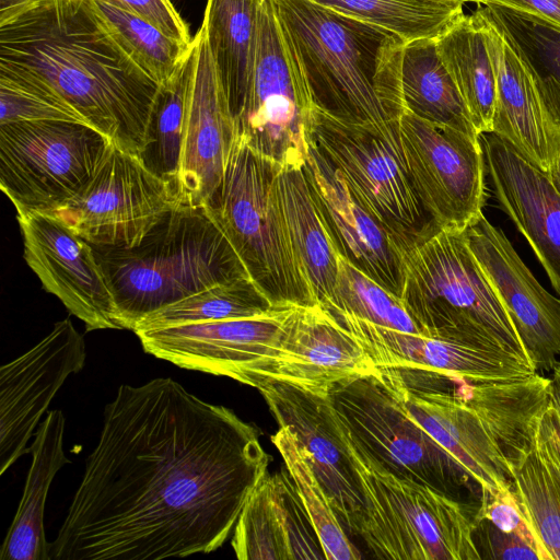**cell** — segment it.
I'll return each instance as SVG.
<instances>
[{
	"mask_svg": "<svg viewBox=\"0 0 560 560\" xmlns=\"http://www.w3.org/2000/svg\"><path fill=\"white\" fill-rule=\"evenodd\" d=\"M549 182L560 196V150L555 156L549 171L546 173Z\"/></svg>",
	"mask_w": 560,
	"mask_h": 560,
	"instance_id": "7dc6e473",
	"label": "cell"
},
{
	"mask_svg": "<svg viewBox=\"0 0 560 560\" xmlns=\"http://www.w3.org/2000/svg\"><path fill=\"white\" fill-rule=\"evenodd\" d=\"M495 77L492 132L545 174L560 150V132L547 119L525 67L503 37L476 11Z\"/></svg>",
	"mask_w": 560,
	"mask_h": 560,
	"instance_id": "484cf974",
	"label": "cell"
},
{
	"mask_svg": "<svg viewBox=\"0 0 560 560\" xmlns=\"http://www.w3.org/2000/svg\"><path fill=\"white\" fill-rule=\"evenodd\" d=\"M515 494L550 560H560V486L530 441L508 456Z\"/></svg>",
	"mask_w": 560,
	"mask_h": 560,
	"instance_id": "d590c367",
	"label": "cell"
},
{
	"mask_svg": "<svg viewBox=\"0 0 560 560\" xmlns=\"http://www.w3.org/2000/svg\"><path fill=\"white\" fill-rule=\"evenodd\" d=\"M405 164L424 212L441 229L465 232L483 213L486 160L480 137L407 110L398 121Z\"/></svg>",
	"mask_w": 560,
	"mask_h": 560,
	"instance_id": "5bb4252c",
	"label": "cell"
},
{
	"mask_svg": "<svg viewBox=\"0 0 560 560\" xmlns=\"http://www.w3.org/2000/svg\"><path fill=\"white\" fill-rule=\"evenodd\" d=\"M295 305L248 317L138 330L143 350L178 368L233 380L269 358Z\"/></svg>",
	"mask_w": 560,
	"mask_h": 560,
	"instance_id": "ffe728a7",
	"label": "cell"
},
{
	"mask_svg": "<svg viewBox=\"0 0 560 560\" xmlns=\"http://www.w3.org/2000/svg\"><path fill=\"white\" fill-rule=\"evenodd\" d=\"M260 0H207L202 25L233 119L253 74Z\"/></svg>",
	"mask_w": 560,
	"mask_h": 560,
	"instance_id": "f546056e",
	"label": "cell"
},
{
	"mask_svg": "<svg viewBox=\"0 0 560 560\" xmlns=\"http://www.w3.org/2000/svg\"><path fill=\"white\" fill-rule=\"evenodd\" d=\"M401 254L400 299L423 336L501 350L529 361L465 232L438 229Z\"/></svg>",
	"mask_w": 560,
	"mask_h": 560,
	"instance_id": "5b68a950",
	"label": "cell"
},
{
	"mask_svg": "<svg viewBox=\"0 0 560 560\" xmlns=\"http://www.w3.org/2000/svg\"><path fill=\"white\" fill-rule=\"evenodd\" d=\"M465 236L529 361L537 371H552L560 355V298L537 281L504 232L483 214L465 231Z\"/></svg>",
	"mask_w": 560,
	"mask_h": 560,
	"instance_id": "44dd1931",
	"label": "cell"
},
{
	"mask_svg": "<svg viewBox=\"0 0 560 560\" xmlns=\"http://www.w3.org/2000/svg\"><path fill=\"white\" fill-rule=\"evenodd\" d=\"M312 521L327 560H358L361 555L351 544L328 497L314 474L305 452L288 425L271 438Z\"/></svg>",
	"mask_w": 560,
	"mask_h": 560,
	"instance_id": "8d00e7d4",
	"label": "cell"
},
{
	"mask_svg": "<svg viewBox=\"0 0 560 560\" xmlns=\"http://www.w3.org/2000/svg\"><path fill=\"white\" fill-rule=\"evenodd\" d=\"M194 47L179 71L160 85L139 158L154 175L167 182L179 198L178 174ZM180 200V198H179Z\"/></svg>",
	"mask_w": 560,
	"mask_h": 560,
	"instance_id": "e575fe53",
	"label": "cell"
},
{
	"mask_svg": "<svg viewBox=\"0 0 560 560\" xmlns=\"http://www.w3.org/2000/svg\"><path fill=\"white\" fill-rule=\"evenodd\" d=\"M173 187L113 143L94 175L47 212L94 247L129 248L177 206Z\"/></svg>",
	"mask_w": 560,
	"mask_h": 560,
	"instance_id": "7c38bea8",
	"label": "cell"
},
{
	"mask_svg": "<svg viewBox=\"0 0 560 560\" xmlns=\"http://www.w3.org/2000/svg\"><path fill=\"white\" fill-rule=\"evenodd\" d=\"M324 310L357 316L373 324L422 335L399 296L383 288L345 257H338V271L330 298L318 303Z\"/></svg>",
	"mask_w": 560,
	"mask_h": 560,
	"instance_id": "74e56055",
	"label": "cell"
},
{
	"mask_svg": "<svg viewBox=\"0 0 560 560\" xmlns=\"http://www.w3.org/2000/svg\"><path fill=\"white\" fill-rule=\"evenodd\" d=\"M0 61L39 75L117 148L142 152L160 85L94 0H42L0 21Z\"/></svg>",
	"mask_w": 560,
	"mask_h": 560,
	"instance_id": "7a4b0ae2",
	"label": "cell"
},
{
	"mask_svg": "<svg viewBox=\"0 0 560 560\" xmlns=\"http://www.w3.org/2000/svg\"><path fill=\"white\" fill-rule=\"evenodd\" d=\"M83 336L70 318L0 369V475L22 455L56 393L85 363Z\"/></svg>",
	"mask_w": 560,
	"mask_h": 560,
	"instance_id": "2e32d148",
	"label": "cell"
},
{
	"mask_svg": "<svg viewBox=\"0 0 560 560\" xmlns=\"http://www.w3.org/2000/svg\"><path fill=\"white\" fill-rule=\"evenodd\" d=\"M66 419L61 410L47 412L30 446L32 463L18 511L0 549L1 560H50L44 511L58 470L70 464L63 453Z\"/></svg>",
	"mask_w": 560,
	"mask_h": 560,
	"instance_id": "4316f807",
	"label": "cell"
},
{
	"mask_svg": "<svg viewBox=\"0 0 560 560\" xmlns=\"http://www.w3.org/2000/svg\"><path fill=\"white\" fill-rule=\"evenodd\" d=\"M339 13L383 27L406 44L436 39L463 14L457 0H312Z\"/></svg>",
	"mask_w": 560,
	"mask_h": 560,
	"instance_id": "836d02e7",
	"label": "cell"
},
{
	"mask_svg": "<svg viewBox=\"0 0 560 560\" xmlns=\"http://www.w3.org/2000/svg\"><path fill=\"white\" fill-rule=\"evenodd\" d=\"M475 520H486L501 532L522 538L537 548L544 560H550L527 520L512 485L494 494H482Z\"/></svg>",
	"mask_w": 560,
	"mask_h": 560,
	"instance_id": "b9f144b4",
	"label": "cell"
},
{
	"mask_svg": "<svg viewBox=\"0 0 560 560\" xmlns=\"http://www.w3.org/2000/svg\"><path fill=\"white\" fill-rule=\"evenodd\" d=\"M457 1H460V2H463L465 4L466 3H478L479 2V0H457Z\"/></svg>",
	"mask_w": 560,
	"mask_h": 560,
	"instance_id": "c3c4849f",
	"label": "cell"
},
{
	"mask_svg": "<svg viewBox=\"0 0 560 560\" xmlns=\"http://www.w3.org/2000/svg\"><path fill=\"white\" fill-rule=\"evenodd\" d=\"M479 136L492 132L495 77L482 27L472 12L463 14L435 39Z\"/></svg>",
	"mask_w": 560,
	"mask_h": 560,
	"instance_id": "1f68e13d",
	"label": "cell"
},
{
	"mask_svg": "<svg viewBox=\"0 0 560 560\" xmlns=\"http://www.w3.org/2000/svg\"><path fill=\"white\" fill-rule=\"evenodd\" d=\"M327 398L353 442L387 472L462 502L464 492L478 486L405 411L376 371L336 383Z\"/></svg>",
	"mask_w": 560,
	"mask_h": 560,
	"instance_id": "ba28073f",
	"label": "cell"
},
{
	"mask_svg": "<svg viewBox=\"0 0 560 560\" xmlns=\"http://www.w3.org/2000/svg\"><path fill=\"white\" fill-rule=\"evenodd\" d=\"M506 42L528 72L550 125L560 132V26L498 2L475 10Z\"/></svg>",
	"mask_w": 560,
	"mask_h": 560,
	"instance_id": "f1b7e54d",
	"label": "cell"
},
{
	"mask_svg": "<svg viewBox=\"0 0 560 560\" xmlns=\"http://www.w3.org/2000/svg\"><path fill=\"white\" fill-rule=\"evenodd\" d=\"M311 138L359 201L402 248L439 228L415 192L399 135L349 121L314 106Z\"/></svg>",
	"mask_w": 560,
	"mask_h": 560,
	"instance_id": "9c48e42d",
	"label": "cell"
},
{
	"mask_svg": "<svg viewBox=\"0 0 560 560\" xmlns=\"http://www.w3.org/2000/svg\"><path fill=\"white\" fill-rule=\"evenodd\" d=\"M279 427L288 425L306 454L341 524L359 535L363 495L341 425L327 396L294 384L255 382Z\"/></svg>",
	"mask_w": 560,
	"mask_h": 560,
	"instance_id": "e0dca14e",
	"label": "cell"
},
{
	"mask_svg": "<svg viewBox=\"0 0 560 560\" xmlns=\"http://www.w3.org/2000/svg\"><path fill=\"white\" fill-rule=\"evenodd\" d=\"M376 366L355 340L319 304L293 306L271 355L238 382L275 380L327 396L336 383L374 373Z\"/></svg>",
	"mask_w": 560,
	"mask_h": 560,
	"instance_id": "ac0fdd59",
	"label": "cell"
},
{
	"mask_svg": "<svg viewBox=\"0 0 560 560\" xmlns=\"http://www.w3.org/2000/svg\"><path fill=\"white\" fill-rule=\"evenodd\" d=\"M276 307L248 276H243L209 287L148 314L137 323L132 331L248 318L267 314Z\"/></svg>",
	"mask_w": 560,
	"mask_h": 560,
	"instance_id": "d6a6232c",
	"label": "cell"
},
{
	"mask_svg": "<svg viewBox=\"0 0 560 560\" xmlns=\"http://www.w3.org/2000/svg\"><path fill=\"white\" fill-rule=\"evenodd\" d=\"M376 375L405 411L466 470L482 494H494L512 485L506 453L464 395L462 377L394 368H376Z\"/></svg>",
	"mask_w": 560,
	"mask_h": 560,
	"instance_id": "4fadbf2b",
	"label": "cell"
},
{
	"mask_svg": "<svg viewBox=\"0 0 560 560\" xmlns=\"http://www.w3.org/2000/svg\"><path fill=\"white\" fill-rule=\"evenodd\" d=\"M273 187L294 252L318 303L336 282L339 253L313 198L303 167H273Z\"/></svg>",
	"mask_w": 560,
	"mask_h": 560,
	"instance_id": "83f0119b",
	"label": "cell"
},
{
	"mask_svg": "<svg viewBox=\"0 0 560 560\" xmlns=\"http://www.w3.org/2000/svg\"><path fill=\"white\" fill-rule=\"evenodd\" d=\"M94 1L138 66L159 85L171 81L186 61L192 45L188 47L180 44L129 12Z\"/></svg>",
	"mask_w": 560,
	"mask_h": 560,
	"instance_id": "f35d334b",
	"label": "cell"
},
{
	"mask_svg": "<svg viewBox=\"0 0 560 560\" xmlns=\"http://www.w3.org/2000/svg\"><path fill=\"white\" fill-rule=\"evenodd\" d=\"M483 1L498 2L520 9L560 26V0H479V2Z\"/></svg>",
	"mask_w": 560,
	"mask_h": 560,
	"instance_id": "f6af8a7d",
	"label": "cell"
},
{
	"mask_svg": "<svg viewBox=\"0 0 560 560\" xmlns=\"http://www.w3.org/2000/svg\"><path fill=\"white\" fill-rule=\"evenodd\" d=\"M326 312L355 338L380 369L433 371L475 382H510L538 372L528 360L510 352L405 332L350 314Z\"/></svg>",
	"mask_w": 560,
	"mask_h": 560,
	"instance_id": "7402d4cb",
	"label": "cell"
},
{
	"mask_svg": "<svg viewBox=\"0 0 560 560\" xmlns=\"http://www.w3.org/2000/svg\"><path fill=\"white\" fill-rule=\"evenodd\" d=\"M231 544L240 560L326 559L289 471L267 474L254 488Z\"/></svg>",
	"mask_w": 560,
	"mask_h": 560,
	"instance_id": "d4e9b609",
	"label": "cell"
},
{
	"mask_svg": "<svg viewBox=\"0 0 560 560\" xmlns=\"http://www.w3.org/2000/svg\"><path fill=\"white\" fill-rule=\"evenodd\" d=\"M492 191L560 296V196L547 175L494 133L480 136Z\"/></svg>",
	"mask_w": 560,
	"mask_h": 560,
	"instance_id": "cb8c5ba5",
	"label": "cell"
},
{
	"mask_svg": "<svg viewBox=\"0 0 560 560\" xmlns=\"http://www.w3.org/2000/svg\"><path fill=\"white\" fill-rule=\"evenodd\" d=\"M110 144L85 124H0V187L15 210L47 213L94 175Z\"/></svg>",
	"mask_w": 560,
	"mask_h": 560,
	"instance_id": "8fae6325",
	"label": "cell"
},
{
	"mask_svg": "<svg viewBox=\"0 0 560 560\" xmlns=\"http://www.w3.org/2000/svg\"><path fill=\"white\" fill-rule=\"evenodd\" d=\"M42 0H0V21L7 20L22 9Z\"/></svg>",
	"mask_w": 560,
	"mask_h": 560,
	"instance_id": "bcb514c9",
	"label": "cell"
},
{
	"mask_svg": "<svg viewBox=\"0 0 560 560\" xmlns=\"http://www.w3.org/2000/svg\"><path fill=\"white\" fill-rule=\"evenodd\" d=\"M180 166L182 205L213 207L219 198L236 130L201 24L194 36Z\"/></svg>",
	"mask_w": 560,
	"mask_h": 560,
	"instance_id": "d6986e66",
	"label": "cell"
},
{
	"mask_svg": "<svg viewBox=\"0 0 560 560\" xmlns=\"http://www.w3.org/2000/svg\"><path fill=\"white\" fill-rule=\"evenodd\" d=\"M210 209L249 278L275 306L318 304L288 233L273 167L237 136Z\"/></svg>",
	"mask_w": 560,
	"mask_h": 560,
	"instance_id": "52a82bcc",
	"label": "cell"
},
{
	"mask_svg": "<svg viewBox=\"0 0 560 560\" xmlns=\"http://www.w3.org/2000/svg\"><path fill=\"white\" fill-rule=\"evenodd\" d=\"M339 423L363 495L358 536L376 558L481 559L475 536L477 511L472 512L469 503L387 472L359 448Z\"/></svg>",
	"mask_w": 560,
	"mask_h": 560,
	"instance_id": "8992f818",
	"label": "cell"
},
{
	"mask_svg": "<svg viewBox=\"0 0 560 560\" xmlns=\"http://www.w3.org/2000/svg\"><path fill=\"white\" fill-rule=\"evenodd\" d=\"M278 21L314 106L398 136L406 43L374 24L312 0H273Z\"/></svg>",
	"mask_w": 560,
	"mask_h": 560,
	"instance_id": "3957f363",
	"label": "cell"
},
{
	"mask_svg": "<svg viewBox=\"0 0 560 560\" xmlns=\"http://www.w3.org/2000/svg\"><path fill=\"white\" fill-rule=\"evenodd\" d=\"M259 432L171 377L120 385L50 560L210 553L268 474Z\"/></svg>",
	"mask_w": 560,
	"mask_h": 560,
	"instance_id": "6da1fadb",
	"label": "cell"
},
{
	"mask_svg": "<svg viewBox=\"0 0 560 560\" xmlns=\"http://www.w3.org/2000/svg\"><path fill=\"white\" fill-rule=\"evenodd\" d=\"M94 250L121 329L133 330L163 306L248 276L213 211L205 206H177L135 247Z\"/></svg>",
	"mask_w": 560,
	"mask_h": 560,
	"instance_id": "277c9868",
	"label": "cell"
},
{
	"mask_svg": "<svg viewBox=\"0 0 560 560\" xmlns=\"http://www.w3.org/2000/svg\"><path fill=\"white\" fill-rule=\"evenodd\" d=\"M141 18L165 35L190 47L194 37L171 0H98Z\"/></svg>",
	"mask_w": 560,
	"mask_h": 560,
	"instance_id": "7bdbcfd3",
	"label": "cell"
},
{
	"mask_svg": "<svg viewBox=\"0 0 560 560\" xmlns=\"http://www.w3.org/2000/svg\"><path fill=\"white\" fill-rule=\"evenodd\" d=\"M24 259L45 290L81 319L88 331L121 329L109 281L94 247L55 217L16 210Z\"/></svg>",
	"mask_w": 560,
	"mask_h": 560,
	"instance_id": "9a60e30c",
	"label": "cell"
},
{
	"mask_svg": "<svg viewBox=\"0 0 560 560\" xmlns=\"http://www.w3.org/2000/svg\"><path fill=\"white\" fill-rule=\"evenodd\" d=\"M313 112L273 0H260L253 74L234 118L236 136L272 167H303L312 142Z\"/></svg>",
	"mask_w": 560,
	"mask_h": 560,
	"instance_id": "30bf717a",
	"label": "cell"
},
{
	"mask_svg": "<svg viewBox=\"0 0 560 560\" xmlns=\"http://www.w3.org/2000/svg\"><path fill=\"white\" fill-rule=\"evenodd\" d=\"M303 168L339 255L400 298L405 268L392 233L359 201L313 141Z\"/></svg>",
	"mask_w": 560,
	"mask_h": 560,
	"instance_id": "603a6c76",
	"label": "cell"
},
{
	"mask_svg": "<svg viewBox=\"0 0 560 560\" xmlns=\"http://www.w3.org/2000/svg\"><path fill=\"white\" fill-rule=\"evenodd\" d=\"M476 542L481 546V559L544 560L533 545L522 538L501 532L486 520H476Z\"/></svg>",
	"mask_w": 560,
	"mask_h": 560,
	"instance_id": "ee69618b",
	"label": "cell"
},
{
	"mask_svg": "<svg viewBox=\"0 0 560 560\" xmlns=\"http://www.w3.org/2000/svg\"><path fill=\"white\" fill-rule=\"evenodd\" d=\"M40 120L89 125L84 117L39 75L0 61V124Z\"/></svg>",
	"mask_w": 560,
	"mask_h": 560,
	"instance_id": "ab89813d",
	"label": "cell"
},
{
	"mask_svg": "<svg viewBox=\"0 0 560 560\" xmlns=\"http://www.w3.org/2000/svg\"><path fill=\"white\" fill-rule=\"evenodd\" d=\"M400 83L407 112L430 122L480 137L452 75L439 56L435 39H418L405 45Z\"/></svg>",
	"mask_w": 560,
	"mask_h": 560,
	"instance_id": "4dcf8cb0",
	"label": "cell"
},
{
	"mask_svg": "<svg viewBox=\"0 0 560 560\" xmlns=\"http://www.w3.org/2000/svg\"><path fill=\"white\" fill-rule=\"evenodd\" d=\"M548 400L533 419L532 442L560 486V362L552 369Z\"/></svg>",
	"mask_w": 560,
	"mask_h": 560,
	"instance_id": "60d3db41",
	"label": "cell"
}]
</instances>
